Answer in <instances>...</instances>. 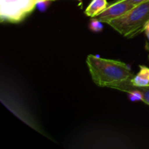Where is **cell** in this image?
<instances>
[{"label": "cell", "instance_id": "7a4b0ae2", "mask_svg": "<svg viewBox=\"0 0 149 149\" xmlns=\"http://www.w3.org/2000/svg\"><path fill=\"white\" fill-rule=\"evenodd\" d=\"M148 20L149 0L138 4L108 24L122 36L130 39L144 31V28Z\"/></svg>", "mask_w": 149, "mask_h": 149}, {"label": "cell", "instance_id": "7c38bea8", "mask_svg": "<svg viewBox=\"0 0 149 149\" xmlns=\"http://www.w3.org/2000/svg\"><path fill=\"white\" fill-rule=\"evenodd\" d=\"M146 49L149 51V44H148V45H146Z\"/></svg>", "mask_w": 149, "mask_h": 149}, {"label": "cell", "instance_id": "5b68a950", "mask_svg": "<svg viewBox=\"0 0 149 149\" xmlns=\"http://www.w3.org/2000/svg\"><path fill=\"white\" fill-rule=\"evenodd\" d=\"M140 71L136 76L131 80L132 85L134 87H149V68L144 65H140Z\"/></svg>", "mask_w": 149, "mask_h": 149}, {"label": "cell", "instance_id": "277c9868", "mask_svg": "<svg viewBox=\"0 0 149 149\" xmlns=\"http://www.w3.org/2000/svg\"><path fill=\"white\" fill-rule=\"evenodd\" d=\"M134 7L135 6L128 2L126 0H116L111 4H109L106 10L95 17L100 20L102 23H109L113 19L125 15Z\"/></svg>", "mask_w": 149, "mask_h": 149}, {"label": "cell", "instance_id": "9c48e42d", "mask_svg": "<svg viewBox=\"0 0 149 149\" xmlns=\"http://www.w3.org/2000/svg\"><path fill=\"white\" fill-rule=\"evenodd\" d=\"M143 102L149 106V87H143L142 89Z\"/></svg>", "mask_w": 149, "mask_h": 149}, {"label": "cell", "instance_id": "8fae6325", "mask_svg": "<svg viewBox=\"0 0 149 149\" xmlns=\"http://www.w3.org/2000/svg\"><path fill=\"white\" fill-rule=\"evenodd\" d=\"M144 31H145L146 35L147 38L148 39V42H149V20L146 23V24L145 28H144Z\"/></svg>", "mask_w": 149, "mask_h": 149}, {"label": "cell", "instance_id": "8992f818", "mask_svg": "<svg viewBox=\"0 0 149 149\" xmlns=\"http://www.w3.org/2000/svg\"><path fill=\"white\" fill-rule=\"evenodd\" d=\"M109 4L107 0H92L88 7L86 8L84 13L86 15L91 17H95L101 13H103Z\"/></svg>", "mask_w": 149, "mask_h": 149}, {"label": "cell", "instance_id": "4fadbf2b", "mask_svg": "<svg viewBox=\"0 0 149 149\" xmlns=\"http://www.w3.org/2000/svg\"><path fill=\"white\" fill-rule=\"evenodd\" d=\"M46 1H55V0H46Z\"/></svg>", "mask_w": 149, "mask_h": 149}, {"label": "cell", "instance_id": "6da1fadb", "mask_svg": "<svg viewBox=\"0 0 149 149\" xmlns=\"http://www.w3.org/2000/svg\"><path fill=\"white\" fill-rule=\"evenodd\" d=\"M87 64L93 81L99 87L125 92L130 91L134 87L131 80L135 76L125 63L89 55Z\"/></svg>", "mask_w": 149, "mask_h": 149}, {"label": "cell", "instance_id": "52a82bcc", "mask_svg": "<svg viewBox=\"0 0 149 149\" xmlns=\"http://www.w3.org/2000/svg\"><path fill=\"white\" fill-rule=\"evenodd\" d=\"M89 28H90V29L93 32H95V33H100L103 30V26L100 20H99L96 17H93L90 20V24H89Z\"/></svg>", "mask_w": 149, "mask_h": 149}, {"label": "cell", "instance_id": "30bf717a", "mask_svg": "<svg viewBox=\"0 0 149 149\" xmlns=\"http://www.w3.org/2000/svg\"><path fill=\"white\" fill-rule=\"evenodd\" d=\"M126 1H127L128 2L131 3V4H132L133 5L136 6L138 5V4H141V3L145 2V1H148V0H126Z\"/></svg>", "mask_w": 149, "mask_h": 149}, {"label": "cell", "instance_id": "ba28073f", "mask_svg": "<svg viewBox=\"0 0 149 149\" xmlns=\"http://www.w3.org/2000/svg\"><path fill=\"white\" fill-rule=\"evenodd\" d=\"M128 93V98L132 102L143 101V93L141 90H130Z\"/></svg>", "mask_w": 149, "mask_h": 149}, {"label": "cell", "instance_id": "3957f363", "mask_svg": "<svg viewBox=\"0 0 149 149\" xmlns=\"http://www.w3.org/2000/svg\"><path fill=\"white\" fill-rule=\"evenodd\" d=\"M39 0H0L1 21L19 23L30 14Z\"/></svg>", "mask_w": 149, "mask_h": 149}]
</instances>
